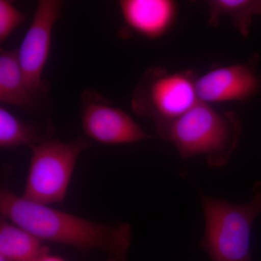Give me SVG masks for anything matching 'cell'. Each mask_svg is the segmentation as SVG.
<instances>
[{
    "label": "cell",
    "instance_id": "6da1fadb",
    "mask_svg": "<svg viewBox=\"0 0 261 261\" xmlns=\"http://www.w3.org/2000/svg\"><path fill=\"white\" fill-rule=\"evenodd\" d=\"M2 217L25 228L42 242L75 247L87 252L97 250L108 261H126L132 241L128 223L94 222L41 205L7 190L0 192Z\"/></svg>",
    "mask_w": 261,
    "mask_h": 261
},
{
    "label": "cell",
    "instance_id": "7a4b0ae2",
    "mask_svg": "<svg viewBox=\"0 0 261 261\" xmlns=\"http://www.w3.org/2000/svg\"><path fill=\"white\" fill-rule=\"evenodd\" d=\"M159 137L175 146L183 159L202 155L212 168L228 164L238 147L243 124L234 113H220L197 102L177 119L157 127Z\"/></svg>",
    "mask_w": 261,
    "mask_h": 261
},
{
    "label": "cell",
    "instance_id": "3957f363",
    "mask_svg": "<svg viewBox=\"0 0 261 261\" xmlns=\"http://www.w3.org/2000/svg\"><path fill=\"white\" fill-rule=\"evenodd\" d=\"M199 195L205 219L200 245L211 261H252L250 238L254 221L261 214V181L254 185L251 200L240 205Z\"/></svg>",
    "mask_w": 261,
    "mask_h": 261
},
{
    "label": "cell",
    "instance_id": "277c9868",
    "mask_svg": "<svg viewBox=\"0 0 261 261\" xmlns=\"http://www.w3.org/2000/svg\"><path fill=\"white\" fill-rule=\"evenodd\" d=\"M89 147L84 137L70 142L51 137L32 146L24 198L44 205L63 202L77 160Z\"/></svg>",
    "mask_w": 261,
    "mask_h": 261
},
{
    "label": "cell",
    "instance_id": "5b68a950",
    "mask_svg": "<svg viewBox=\"0 0 261 261\" xmlns=\"http://www.w3.org/2000/svg\"><path fill=\"white\" fill-rule=\"evenodd\" d=\"M197 75L190 70L169 72L152 67L145 72L132 94V110L154 121L155 128L177 119L200 102Z\"/></svg>",
    "mask_w": 261,
    "mask_h": 261
},
{
    "label": "cell",
    "instance_id": "8992f818",
    "mask_svg": "<svg viewBox=\"0 0 261 261\" xmlns=\"http://www.w3.org/2000/svg\"><path fill=\"white\" fill-rule=\"evenodd\" d=\"M64 2L39 0L30 27L18 49L19 63L27 86L39 97L49 90L42 73L50 54L51 34Z\"/></svg>",
    "mask_w": 261,
    "mask_h": 261
},
{
    "label": "cell",
    "instance_id": "52a82bcc",
    "mask_svg": "<svg viewBox=\"0 0 261 261\" xmlns=\"http://www.w3.org/2000/svg\"><path fill=\"white\" fill-rule=\"evenodd\" d=\"M81 98L82 128L91 140L103 145H117L150 138L128 113L113 106L96 91H84Z\"/></svg>",
    "mask_w": 261,
    "mask_h": 261
},
{
    "label": "cell",
    "instance_id": "ba28073f",
    "mask_svg": "<svg viewBox=\"0 0 261 261\" xmlns=\"http://www.w3.org/2000/svg\"><path fill=\"white\" fill-rule=\"evenodd\" d=\"M258 63L259 56L254 55L246 63L221 67L197 77L196 92L199 101L210 105L251 99L261 90Z\"/></svg>",
    "mask_w": 261,
    "mask_h": 261
},
{
    "label": "cell",
    "instance_id": "9c48e42d",
    "mask_svg": "<svg viewBox=\"0 0 261 261\" xmlns=\"http://www.w3.org/2000/svg\"><path fill=\"white\" fill-rule=\"evenodd\" d=\"M119 7L126 27L148 39L166 35L177 18V4L171 0H121Z\"/></svg>",
    "mask_w": 261,
    "mask_h": 261
},
{
    "label": "cell",
    "instance_id": "30bf717a",
    "mask_svg": "<svg viewBox=\"0 0 261 261\" xmlns=\"http://www.w3.org/2000/svg\"><path fill=\"white\" fill-rule=\"evenodd\" d=\"M0 102L24 110L35 108L38 97L31 92L19 63L18 49H0Z\"/></svg>",
    "mask_w": 261,
    "mask_h": 261
},
{
    "label": "cell",
    "instance_id": "8fae6325",
    "mask_svg": "<svg viewBox=\"0 0 261 261\" xmlns=\"http://www.w3.org/2000/svg\"><path fill=\"white\" fill-rule=\"evenodd\" d=\"M47 251L49 248L35 235L1 217L0 257L6 261H37Z\"/></svg>",
    "mask_w": 261,
    "mask_h": 261
},
{
    "label": "cell",
    "instance_id": "7c38bea8",
    "mask_svg": "<svg viewBox=\"0 0 261 261\" xmlns=\"http://www.w3.org/2000/svg\"><path fill=\"white\" fill-rule=\"evenodd\" d=\"M53 126L44 128L42 125L19 119L9 111L0 107V147L12 148L27 145L31 147L53 137Z\"/></svg>",
    "mask_w": 261,
    "mask_h": 261
},
{
    "label": "cell",
    "instance_id": "4fadbf2b",
    "mask_svg": "<svg viewBox=\"0 0 261 261\" xmlns=\"http://www.w3.org/2000/svg\"><path fill=\"white\" fill-rule=\"evenodd\" d=\"M208 23L216 27L221 16L231 19L243 37H248L253 19L261 16V0H210Z\"/></svg>",
    "mask_w": 261,
    "mask_h": 261
},
{
    "label": "cell",
    "instance_id": "5bb4252c",
    "mask_svg": "<svg viewBox=\"0 0 261 261\" xmlns=\"http://www.w3.org/2000/svg\"><path fill=\"white\" fill-rule=\"evenodd\" d=\"M27 18V15L15 8L13 1L0 0V43L3 44Z\"/></svg>",
    "mask_w": 261,
    "mask_h": 261
},
{
    "label": "cell",
    "instance_id": "9a60e30c",
    "mask_svg": "<svg viewBox=\"0 0 261 261\" xmlns=\"http://www.w3.org/2000/svg\"><path fill=\"white\" fill-rule=\"evenodd\" d=\"M37 261H66L64 259L57 255H51L49 251H47L43 253Z\"/></svg>",
    "mask_w": 261,
    "mask_h": 261
}]
</instances>
